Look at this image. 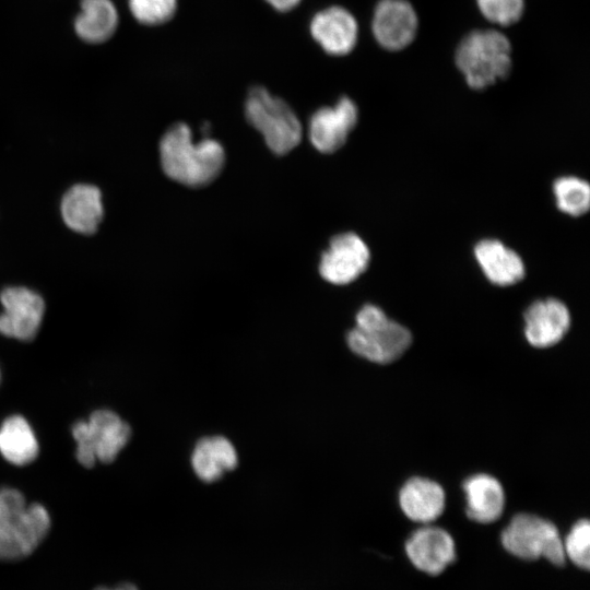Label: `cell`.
I'll use <instances>...</instances> for the list:
<instances>
[{"label": "cell", "mask_w": 590, "mask_h": 590, "mask_svg": "<svg viewBox=\"0 0 590 590\" xmlns=\"http://www.w3.org/2000/svg\"><path fill=\"white\" fill-rule=\"evenodd\" d=\"M132 16L144 25H160L177 11V0H128Z\"/></svg>", "instance_id": "obj_23"}, {"label": "cell", "mask_w": 590, "mask_h": 590, "mask_svg": "<svg viewBox=\"0 0 590 590\" xmlns=\"http://www.w3.org/2000/svg\"><path fill=\"white\" fill-rule=\"evenodd\" d=\"M370 251L355 233L334 236L322 253L319 264L321 276L335 285L355 281L368 267Z\"/></svg>", "instance_id": "obj_9"}, {"label": "cell", "mask_w": 590, "mask_h": 590, "mask_svg": "<svg viewBox=\"0 0 590 590\" xmlns=\"http://www.w3.org/2000/svg\"><path fill=\"white\" fill-rule=\"evenodd\" d=\"M0 333L21 341L33 340L40 327L45 303L26 287H7L0 294Z\"/></svg>", "instance_id": "obj_8"}, {"label": "cell", "mask_w": 590, "mask_h": 590, "mask_svg": "<svg viewBox=\"0 0 590 590\" xmlns=\"http://www.w3.org/2000/svg\"><path fill=\"white\" fill-rule=\"evenodd\" d=\"M39 451L36 436L21 415H13L0 426V453L12 464L25 465L33 462Z\"/></svg>", "instance_id": "obj_21"}, {"label": "cell", "mask_w": 590, "mask_h": 590, "mask_svg": "<svg viewBox=\"0 0 590 590\" xmlns=\"http://www.w3.org/2000/svg\"><path fill=\"white\" fill-rule=\"evenodd\" d=\"M237 452L233 444L223 436L200 439L191 456V464L197 476L204 482L219 480L226 471L236 468Z\"/></svg>", "instance_id": "obj_19"}, {"label": "cell", "mask_w": 590, "mask_h": 590, "mask_svg": "<svg viewBox=\"0 0 590 590\" xmlns=\"http://www.w3.org/2000/svg\"><path fill=\"white\" fill-rule=\"evenodd\" d=\"M268 2L274 10L280 12L291 11L296 8L302 0H264Z\"/></svg>", "instance_id": "obj_26"}, {"label": "cell", "mask_w": 590, "mask_h": 590, "mask_svg": "<svg viewBox=\"0 0 590 590\" xmlns=\"http://www.w3.org/2000/svg\"><path fill=\"white\" fill-rule=\"evenodd\" d=\"M60 209L68 227L81 234H92L103 219L102 193L92 185H75L64 193Z\"/></svg>", "instance_id": "obj_17"}, {"label": "cell", "mask_w": 590, "mask_h": 590, "mask_svg": "<svg viewBox=\"0 0 590 590\" xmlns=\"http://www.w3.org/2000/svg\"><path fill=\"white\" fill-rule=\"evenodd\" d=\"M310 34L327 54L344 56L351 52L356 45L358 25L350 11L333 5L312 16Z\"/></svg>", "instance_id": "obj_13"}, {"label": "cell", "mask_w": 590, "mask_h": 590, "mask_svg": "<svg viewBox=\"0 0 590 590\" xmlns=\"http://www.w3.org/2000/svg\"><path fill=\"white\" fill-rule=\"evenodd\" d=\"M72 436L76 441L78 461L92 468L96 461L113 462L130 439L131 428L115 412L97 410L87 421L73 425Z\"/></svg>", "instance_id": "obj_6"}, {"label": "cell", "mask_w": 590, "mask_h": 590, "mask_svg": "<svg viewBox=\"0 0 590 590\" xmlns=\"http://www.w3.org/2000/svg\"><path fill=\"white\" fill-rule=\"evenodd\" d=\"M356 327L349 331V347L377 364L397 361L411 345V332L390 319L378 306L364 305L356 314Z\"/></svg>", "instance_id": "obj_3"}, {"label": "cell", "mask_w": 590, "mask_h": 590, "mask_svg": "<svg viewBox=\"0 0 590 590\" xmlns=\"http://www.w3.org/2000/svg\"><path fill=\"white\" fill-rule=\"evenodd\" d=\"M482 14L492 23L507 26L520 20L523 0H476Z\"/></svg>", "instance_id": "obj_25"}, {"label": "cell", "mask_w": 590, "mask_h": 590, "mask_svg": "<svg viewBox=\"0 0 590 590\" xmlns=\"http://www.w3.org/2000/svg\"><path fill=\"white\" fill-rule=\"evenodd\" d=\"M564 544L565 556L582 569L590 566V523L587 519L577 521Z\"/></svg>", "instance_id": "obj_24"}, {"label": "cell", "mask_w": 590, "mask_h": 590, "mask_svg": "<svg viewBox=\"0 0 590 590\" xmlns=\"http://www.w3.org/2000/svg\"><path fill=\"white\" fill-rule=\"evenodd\" d=\"M371 27L380 46L400 50L414 39L417 16L406 0H381L375 8Z\"/></svg>", "instance_id": "obj_11"}, {"label": "cell", "mask_w": 590, "mask_h": 590, "mask_svg": "<svg viewBox=\"0 0 590 590\" xmlns=\"http://www.w3.org/2000/svg\"><path fill=\"white\" fill-rule=\"evenodd\" d=\"M474 257L486 279L498 286L520 282L526 273L521 257L497 239H483L474 246Z\"/></svg>", "instance_id": "obj_15"}, {"label": "cell", "mask_w": 590, "mask_h": 590, "mask_svg": "<svg viewBox=\"0 0 590 590\" xmlns=\"http://www.w3.org/2000/svg\"><path fill=\"white\" fill-rule=\"evenodd\" d=\"M406 554L412 564L428 575H438L456 558L451 535L438 527H423L405 543Z\"/></svg>", "instance_id": "obj_14"}, {"label": "cell", "mask_w": 590, "mask_h": 590, "mask_svg": "<svg viewBox=\"0 0 590 590\" xmlns=\"http://www.w3.org/2000/svg\"><path fill=\"white\" fill-rule=\"evenodd\" d=\"M444 488L426 477L414 476L400 489L399 503L404 515L420 523L436 520L445 508Z\"/></svg>", "instance_id": "obj_16"}, {"label": "cell", "mask_w": 590, "mask_h": 590, "mask_svg": "<svg viewBox=\"0 0 590 590\" xmlns=\"http://www.w3.org/2000/svg\"><path fill=\"white\" fill-rule=\"evenodd\" d=\"M502 543L512 555L522 559L545 558L563 565V540L555 524L535 515H516L502 532Z\"/></svg>", "instance_id": "obj_7"}, {"label": "cell", "mask_w": 590, "mask_h": 590, "mask_svg": "<svg viewBox=\"0 0 590 590\" xmlns=\"http://www.w3.org/2000/svg\"><path fill=\"white\" fill-rule=\"evenodd\" d=\"M248 122L258 130L268 148L283 155L296 148L302 139V126L293 109L262 86L252 87L245 103Z\"/></svg>", "instance_id": "obj_5"}, {"label": "cell", "mask_w": 590, "mask_h": 590, "mask_svg": "<svg viewBox=\"0 0 590 590\" xmlns=\"http://www.w3.org/2000/svg\"><path fill=\"white\" fill-rule=\"evenodd\" d=\"M467 500V515L480 523L496 521L504 511L505 493L497 479L489 474L479 473L463 483Z\"/></svg>", "instance_id": "obj_18"}, {"label": "cell", "mask_w": 590, "mask_h": 590, "mask_svg": "<svg viewBox=\"0 0 590 590\" xmlns=\"http://www.w3.org/2000/svg\"><path fill=\"white\" fill-rule=\"evenodd\" d=\"M118 22V12L111 0H81L74 30L84 42L101 44L114 35Z\"/></svg>", "instance_id": "obj_20"}, {"label": "cell", "mask_w": 590, "mask_h": 590, "mask_svg": "<svg viewBox=\"0 0 590 590\" xmlns=\"http://www.w3.org/2000/svg\"><path fill=\"white\" fill-rule=\"evenodd\" d=\"M164 173L173 180L188 187H203L221 173L224 149L216 140L208 137L193 142L190 128L184 122L172 126L160 144Z\"/></svg>", "instance_id": "obj_1"}, {"label": "cell", "mask_w": 590, "mask_h": 590, "mask_svg": "<svg viewBox=\"0 0 590 590\" xmlns=\"http://www.w3.org/2000/svg\"><path fill=\"white\" fill-rule=\"evenodd\" d=\"M50 516L39 504H27L15 488H0V560L31 555L47 536Z\"/></svg>", "instance_id": "obj_2"}, {"label": "cell", "mask_w": 590, "mask_h": 590, "mask_svg": "<svg viewBox=\"0 0 590 590\" xmlns=\"http://www.w3.org/2000/svg\"><path fill=\"white\" fill-rule=\"evenodd\" d=\"M508 38L494 30L474 31L459 44L456 62L468 85L483 90L507 76L511 67Z\"/></svg>", "instance_id": "obj_4"}, {"label": "cell", "mask_w": 590, "mask_h": 590, "mask_svg": "<svg viewBox=\"0 0 590 590\" xmlns=\"http://www.w3.org/2000/svg\"><path fill=\"white\" fill-rule=\"evenodd\" d=\"M357 117L355 103L346 96L341 97L332 107L319 108L309 120L311 144L324 154L338 151L354 129Z\"/></svg>", "instance_id": "obj_10"}, {"label": "cell", "mask_w": 590, "mask_h": 590, "mask_svg": "<svg viewBox=\"0 0 590 590\" xmlns=\"http://www.w3.org/2000/svg\"><path fill=\"white\" fill-rule=\"evenodd\" d=\"M524 335L534 347L558 343L570 327L567 306L556 298L535 300L524 311Z\"/></svg>", "instance_id": "obj_12"}, {"label": "cell", "mask_w": 590, "mask_h": 590, "mask_svg": "<svg viewBox=\"0 0 590 590\" xmlns=\"http://www.w3.org/2000/svg\"><path fill=\"white\" fill-rule=\"evenodd\" d=\"M95 590H138V588L131 583H121L114 588L98 587Z\"/></svg>", "instance_id": "obj_27"}, {"label": "cell", "mask_w": 590, "mask_h": 590, "mask_svg": "<svg viewBox=\"0 0 590 590\" xmlns=\"http://www.w3.org/2000/svg\"><path fill=\"white\" fill-rule=\"evenodd\" d=\"M557 208L570 215L581 216L590 208V186L576 176H563L553 184Z\"/></svg>", "instance_id": "obj_22"}]
</instances>
